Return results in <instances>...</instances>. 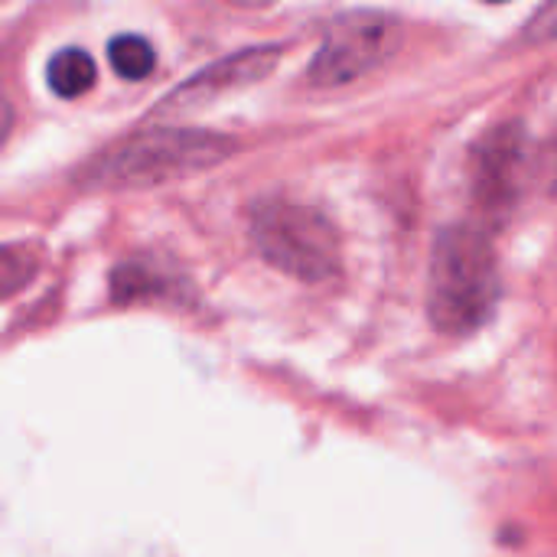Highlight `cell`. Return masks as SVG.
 Masks as SVG:
<instances>
[{
  "label": "cell",
  "mask_w": 557,
  "mask_h": 557,
  "mask_svg": "<svg viewBox=\"0 0 557 557\" xmlns=\"http://www.w3.org/2000/svg\"><path fill=\"white\" fill-rule=\"evenodd\" d=\"M39 271V255L33 245H0V300L20 294Z\"/></svg>",
  "instance_id": "obj_9"
},
{
  "label": "cell",
  "mask_w": 557,
  "mask_h": 557,
  "mask_svg": "<svg viewBox=\"0 0 557 557\" xmlns=\"http://www.w3.org/2000/svg\"><path fill=\"white\" fill-rule=\"evenodd\" d=\"M398 39H401V26L395 16L375 10L346 13L330 23L307 75L320 88H339L359 82L392 55Z\"/></svg>",
  "instance_id": "obj_4"
},
{
  "label": "cell",
  "mask_w": 557,
  "mask_h": 557,
  "mask_svg": "<svg viewBox=\"0 0 557 557\" xmlns=\"http://www.w3.org/2000/svg\"><path fill=\"white\" fill-rule=\"evenodd\" d=\"M522 131L519 127H496L490 137H483L470 157V183H473V196L476 202L493 212L503 215L519 189V170H522Z\"/></svg>",
  "instance_id": "obj_5"
},
{
  "label": "cell",
  "mask_w": 557,
  "mask_h": 557,
  "mask_svg": "<svg viewBox=\"0 0 557 557\" xmlns=\"http://www.w3.org/2000/svg\"><path fill=\"white\" fill-rule=\"evenodd\" d=\"M251 235L268 264L297 281L323 284L339 271V232L310 206L268 199L251 212Z\"/></svg>",
  "instance_id": "obj_3"
},
{
  "label": "cell",
  "mask_w": 557,
  "mask_h": 557,
  "mask_svg": "<svg viewBox=\"0 0 557 557\" xmlns=\"http://www.w3.org/2000/svg\"><path fill=\"white\" fill-rule=\"evenodd\" d=\"M499 300V264L493 242L476 225L447 228L431 258L428 313L441 333H473Z\"/></svg>",
  "instance_id": "obj_1"
},
{
  "label": "cell",
  "mask_w": 557,
  "mask_h": 557,
  "mask_svg": "<svg viewBox=\"0 0 557 557\" xmlns=\"http://www.w3.org/2000/svg\"><path fill=\"white\" fill-rule=\"evenodd\" d=\"M235 140L212 131H150L108 150L91 170V186H160L225 163Z\"/></svg>",
  "instance_id": "obj_2"
},
{
  "label": "cell",
  "mask_w": 557,
  "mask_h": 557,
  "mask_svg": "<svg viewBox=\"0 0 557 557\" xmlns=\"http://www.w3.org/2000/svg\"><path fill=\"white\" fill-rule=\"evenodd\" d=\"M108 59L114 65V72L127 82H137V78H147L157 65V55H153V46L140 36H117L108 42Z\"/></svg>",
  "instance_id": "obj_8"
},
{
  "label": "cell",
  "mask_w": 557,
  "mask_h": 557,
  "mask_svg": "<svg viewBox=\"0 0 557 557\" xmlns=\"http://www.w3.org/2000/svg\"><path fill=\"white\" fill-rule=\"evenodd\" d=\"M10 124H13V104H10V98L0 91V144H3L7 134H10Z\"/></svg>",
  "instance_id": "obj_10"
},
{
  "label": "cell",
  "mask_w": 557,
  "mask_h": 557,
  "mask_svg": "<svg viewBox=\"0 0 557 557\" xmlns=\"http://www.w3.org/2000/svg\"><path fill=\"white\" fill-rule=\"evenodd\" d=\"M46 78H49V88L59 95V98H82L91 85H95V62L85 49H62L49 59L46 65Z\"/></svg>",
  "instance_id": "obj_7"
},
{
  "label": "cell",
  "mask_w": 557,
  "mask_h": 557,
  "mask_svg": "<svg viewBox=\"0 0 557 557\" xmlns=\"http://www.w3.org/2000/svg\"><path fill=\"white\" fill-rule=\"evenodd\" d=\"M281 62V46H255V49H242L209 69H202L199 75H193L186 85H180L170 98H163L160 111L163 114H176L186 108H202L212 98L245 88L258 78H264L274 65Z\"/></svg>",
  "instance_id": "obj_6"
}]
</instances>
